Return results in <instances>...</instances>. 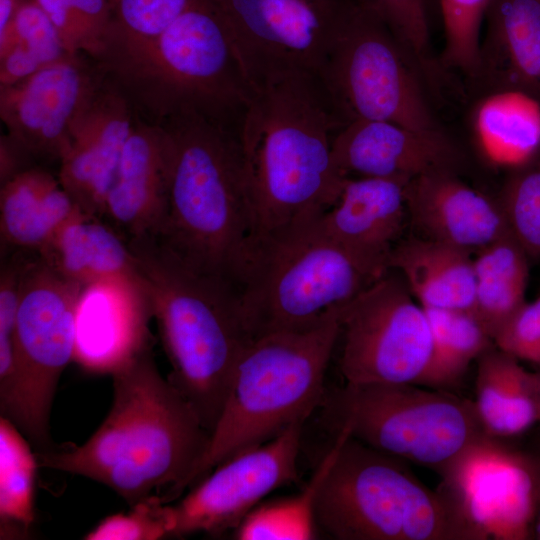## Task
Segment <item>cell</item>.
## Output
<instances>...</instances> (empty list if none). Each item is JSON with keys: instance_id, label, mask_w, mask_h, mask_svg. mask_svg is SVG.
<instances>
[{"instance_id": "1", "label": "cell", "mask_w": 540, "mask_h": 540, "mask_svg": "<svg viewBox=\"0 0 540 540\" xmlns=\"http://www.w3.org/2000/svg\"><path fill=\"white\" fill-rule=\"evenodd\" d=\"M111 376L113 401L98 429L82 445L35 452L39 467L104 484L130 506L156 490L171 503L187 489L211 433L161 375L152 346Z\"/></svg>"}, {"instance_id": "2", "label": "cell", "mask_w": 540, "mask_h": 540, "mask_svg": "<svg viewBox=\"0 0 540 540\" xmlns=\"http://www.w3.org/2000/svg\"><path fill=\"white\" fill-rule=\"evenodd\" d=\"M344 124L317 75L291 74L253 88L237 135L254 238L334 205L347 177L335 165L332 142Z\"/></svg>"}, {"instance_id": "3", "label": "cell", "mask_w": 540, "mask_h": 540, "mask_svg": "<svg viewBox=\"0 0 540 540\" xmlns=\"http://www.w3.org/2000/svg\"><path fill=\"white\" fill-rule=\"evenodd\" d=\"M164 131L168 205L157 237L196 271L238 291L255 222L235 129L193 114Z\"/></svg>"}, {"instance_id": "4", "label": "cell", "mask_w": 540, "mask_h": 540, "mask_svg": "<svg viewBox=\"0 0 540 540\" xmlns=\"http://www.w3.org/2000/svg\"><path fill=\"white\" fill-rule=\"evenodd\" d=\"M128 244L171 366L167 378L212 433L239 358L253 340L237 293L196 271L157 237Z\"/></svg>"}, {"instance_id": "5", "label": "cell", "mask_w": 540, "mask_h": 540, "mask_svg": "<svg viewBox=\"0 0 540 540\" xmlns=\"http://www.w3.org/2000/svg\"><path fill=\"white\" fill-rule=\"evenodd\" d=\"M101 69L136 115L156 125L193 114L236 130L253 93L208 0H196L146 48Z\"/></svg>"}, {"instance_id": "6", "label": "cell", "mask_w": 540, "mask_h": 540, "mask_svg": "<svg viewBox=\"0 0 540 540\" xmlns=\"http://www.w3.org/2000/svg\"><path fill=\"white\" fill-rule=\"evenodd\" d=\"M343 306L334 307L310 328L273 332L251 341L239 358L209 445L187 488L228 458L305 422L322 406Z\"/></svg>"}, {"instance_id": "7", "label": "cell", "mask_w": 540, "mask_h": 540, "mask_svg": "<svg viewBox=\"0 0 540 540\" xmlns=\"http://www.w3.org/2000/svg\"><path fill=\"white\" fill-rule=\"evenodd\" d=\"M337 453L315 502L319 531L338 540H481L451 499L431 490L403 460L350 436Z\"/></svg>"}, {"instance_id": "8", "label": "cell", "mask_w": 540, "mask_h": 540, "mask_svg": "<svg viewBox=\"0 0 540 540\" xmlns=\"http://www.w3.org/2000/svg\"><path fill=\"white\" fill-rule=\"evenodd\" d=\"M382 276L328 237L315 218L256 236L237 296L255 339L310 328Z\"/></svg>"}, {"instance_id": "9", "label": "cell", "mask_w": 540, "mask_h": 540, "mask_svg": "<svg viewBox=\"0 0 540 540\" xmlns=\"http://www.w3.org/2000/svg\"><path fill=\"white\" fill-rule=\"evenodd\" d=\"M335 429L440 477L470 447L490 437L473 400L416 384H349L321 406Z\"/></svg>"}, {"instance_id": "10", "label": "cell", "mask_w": 540, "mask_h": 540, "mask_svg": "<svg viewBox=\"0 0 540 540\" xmlns=\"http://www.w3.org/2000/svg\"><path fill=\"white\" fill-rule=\"evenodd\" d=\"M424 69L374 8L345 0L318 75L344 123L383 120L444 132L428 100Z\"/></svg>"}, {"instance_id": "11", "label": "cell", "mask_w": 540, "mask_h": 540, "mask_svg": "<svg viewBox=\"0 0 540 540\" xmlns=\"http://www.w3.org/2000/svg\"><path fill=\"white\" fill-rule=\"evenodd\" d=\"M82 286L49 268L36 254L21 279L15 350L21 420L35 452L57 449L50 416L58 382L74 360L76 306Z\"/></svg>"}, {"instance_id": "12", "label": "cell", "mask_w": 540, "mask_h": 540, "mask_svg": "<svg viewBox=\"0 0 540 540\" xmlns=\"http://www.w3.org/2000/svg\"><path fill=\"white\" fill-rule=\"evenodd\" d=\"M391 269L340 312L339 369L349 384H416L424 376L432 334L422 305Z\"/></svg>"}, {"instance_id": "13", "label": "cell", "mask_w": 540, "mask_h": 540, "mask_svg": "<svg viewBox=\"0 0 540 540\" xmlns=\"http://www.w3.org/2000/svg\"><path fill=\"white\" fill-rule=\"evenodd\" d=\"M224 21L252 89L296 73L319 75L345 0H208Z\"/></svg>"}, {"instance_id": "14", "label": "cell", "mask_w": 540, "mask_h": 540, "mask_svg": "<svg viewBox=\"0 0 540 540\" xmlns=\"http://www.w3.org/2000/svg\"><path fill=\"white\" fill-rule=\"evenodd\" d=\"M540 454L487 437L441 476L440 489L481 540L534 539Z\"/></svg>"}, {"instance_id": "15", "label": "cell", "mask_w": 540, "mask_h": 540, "mask_svg": "<svg viewBox=\"0 0 540 540\" xmlns=\"http://www.w3.org/2000/svg\"><path fill=\"white\" fill-rule=\"evenodd\" d=\"M304 423L223 461L185 497L170 504L171 537L235 530L267 495L296 482Z\"/></svg>"}, {"instance_id": "16", "label": "cell", "mask_w": 540, "mask_h": 540, "mask_svg": "<svg viewBox=\"0 0 540 540\" xmlns=\"http://www.w3.org/2000/svg\"><path fill=\"white\" fill-rule=\"evenodd\" d=\"M105 80L90 57L68 54L31 76L0 86V118L36 162H60L70 129Z\"/></svg>"}, {"instance_id": "17", "label": "cell", "mask_w": 540, "mask_h": 540, "mask_svg": "<svg viewBox=\"0 0 540 540\" xmlns=\"http://www.w3.org/2000/svg\"><path fill=\"white\" fill-rule=\"evenodd\" d=\"M135 117L127 97L105 76L72 123L58 179L85 214L103 217Z\"/></svg>"}, {"instance_id": "18", "label": "cell", "mask_w": 540, "mask_h": 540, "mask_svg": "<svg viewBox=\"0 0 540 540\" xmlns=\"http://www.w3.org/2000/svg\"><path fill=\"white\" fill-rule=\"evenodd\" d=\"M150 318L149 300L138 278L116 276L82 286L74 360L90 372L111 374L152 346Z\"/></svg>"}, {"instance_id": "19", "label": "cell", "mask_w": 540, "mask_h": 540, "mask_svg": "<svg viewBox=\"0 0 540 540\" xmlns=\"http://www.w3.org/2000/svg\"><path fill=\"white\" fill-rule=\"evenodd\" d=\"M332 155L346 177L411 180L455 171L461 154L446 132H422L383 120L356 119L335 134Z\"/></svg>"}, {"instance_id": "20", "label": "cell", "mask_w": 540, "mask_h": 540, "mask_svg": "<svg viewBox=\"0 0 540 540\" xmlns=\"http://www.w3.org/2000/svg\"><path fill=\"white\" fill-rule=\"evenodd\" d=\"M409 181L347 177L337 201L316 223L333 241L384 275L390 270L391 252L402 239Z\"/></svg>"}, {"instance_id": "21", "label": "cell", "mask_w": 540, "mask_h": 540, "mask_svg": "<svg viewBox=\"0 0 540 540\" xmlns=\"http://www.w3.org/2000/svg\"><path fill=\"white\" fill-rule=\"evenodd\" d=\"M407 215L421 237L476 253L510 233L498 200L451 170L422 174L406 187Z\"/></svg>"}, {"instance_id": "22", "label": "cell", "mask_w": 540, "mask_h": 540, "mask_svg": "<svg viewBox=\"0 0 540 540\" xmlns=\"http://www.w3.org/2000/svg\"><path fill=\"white\" fill-rule=\"evenodd\" d=\"M168 205L164 131L136 115L103 217L128 242L158 237Z\"/></svg>"}, {"instance_id": "23", "label": "cell", "mask_w": 540, "mask_h": 540, "mask_svg": "<svg viewBox=\"0 0 540 540\" xmlns=\"http://www.w3.org/2000/svg\"><path fill=\"white\" fill-rule=\"evenodd\" d=\"M485 20L474 79L540 104V0H491Z\"/></svg>"}, {"instance_id": "24", "label": "cell", "mask_w": 540, "mask_h": 540, "mask_svg": "<svg viewBox=\"0 0 540 540\" xmlns=\"http://www.w3.org/2000/svg\"><path fill=\"white\" fill-rule=\"evenodd\" d=\"M423 307L472 311L476 278L471 253L425 237L401 239L389 259Z\"/></svg>"}, {"instance_id": "25", "label": "cell", "mask_w": 540, "mask_h": 540, "mask_svg": "<svg viewBox=\"0 0 540 540\" xmlns=\"http://www.w3.org/2000/svg\"><path fill=\"white\" fill-rule=\"evenodd\" d=\"M473 402L488 436H521L540 424L538 374L495 345L477 359Z\"/></svg>"}, {"instance_id": "26", "label": "cell", "mask_w": 540, "mask_h": 540, "mask_svg": "<svg viewBox=\"0 0 540 540\" xmlns=\"http://www.w3.org/2000/svg\"><path fill=\"white\" fill-rule=\"evenodd\" d=\"M36 254L81 286L116 276L140 279L128 242L109 223L83 212L62 225Z\"/></svg>"}, {"instance_id": "27", "label": "cell", "mask_w": 540, "mask_h": 540, "mask_svg": "<svg viewBox=\"0 0 540 540\" xmlns=\"http://www.w3.org/2000/svg\"><path fill=\"white\" fill-rule=\"evenodd\" d=\"M469 124L479 152L494 167L512 171L540 156V104L522 92L485 88Z\"/></svg>"}, {"instance_id": "28", "label": "cell", "mask_w": 540, "mask_h": 540, "mask_svg": "<svg viewBox=\"0 0 540 540\" xmlns=\"http://www.w3.org/2000/svg\"><path fill=\"white\" fill-rule=\"evenodd\" d=\"M81 212L58 176L35 166L1 186V241L16 250L37 253Z\"/></svg>"}, {"instance_id": "29", "label": "cell", "mask_w": 540, "mask_h": 540, "mask_svg": "<svg viewBox=\"0 0 540 540\" xmlns=\"http://www.w3.org/2000/svg\"><path fill=\"white\" fill-rule=\"evenodd\" d=\"M528 255L508 233L476 252L472 312L494 340L526 303Z\"/></svg>"}, {"instance_id": "30", "label": "cell", "mask_w": 540, "mask_h": 540, "mask_svg": "<svg viewBox=\"0 0 540 540\" xmlns=\"http://www.w3.org/2000/svg\"><path fill=\"white\" fill-rule=\"evenodd\" d=\"M423 308L431 328L432 350L418 385L446 390L455 386L471 362L495 343L472 311Z\"/></svg>"}, {"instance_id": "31", "label": "cell", "mask_w": 540, "mask_h": 540, "mask_svg": "<svg viewBox=\"0 0 540 540\" xmlns=\"http://www.w3.org/2000/svg\"><path fill=\"white\" fill-rule=\"evenodd\" d=\"M341 433L320 461L310 482L303 490L289 497L258 504L234 530L238 540H311L318 538L315 502L319 486L326 475L341 442Z\"/></svg>"}, {"instance_id": "32", "label": "cell", "mask_w": 540, "mask_h": 540, "mask_svg": "<svg viewBox=\"0 0 540 540\" xmlns=\"http://www.w3.org/2000/svg\"><path fill=\"white\" fill-rule=\"evenodd\" d=\"M9 420L0 417V530L3 538L29 535L35 519V452Z\"/></svg>"}, {"instance_id": "33", "label": "cell", "mask_w": 540, "mask_h": 540, "mask_svg": "<svg viewBox=\"0 0 540 540\" xmlns=\"http://www.w3.org/2000/svg\"><path fill=\"white\" fill-rule=\"evenodd\" d=\"M196 0H113L101 67L155 42Z\"/></svg>"}, {"instance_id": "34", "label": "cell", "mask_w": 540, "mask_h": 540, "mask_svg": "<svg viewBox=\"0 0 540 540\" xmlns=\"http://www.w3.org/2000/svg\"><path fill=\"white\" fill-rule=\"evenodd\" d=\"M53 22L68 54L97 61L105 45L113 0H35Z\"/></svg>"}, {"instance_id": "35", "label": "cell", "mask_w": 540, "mask_h": 540, "mask_svg": "<svg viewBox=\"0 0 540 540\" xmlns=\"http://www.w3.org/2000/svg\"><path fill=\"white\" fill-rule=\"evenodd\" d=\"M497 200L510 233L529 258H540V156L511 171Z\"/></svg>"}, {"instance_id": "36", "label": "cell", "mask_w": 540, "mask_h": 540, "mask_svg": "<svg viewBox=\"0 0 540 540\" xmlns=\"http://www.w3.org/2000/svg\"><path fill=\"white\" fill-rule=\"evenodd\" d=\"M491 0H438L443 29L442 63L474 78L479 65L481 32Z\"/></svg>"}, {"instance_id": "37", "label": "cell", "mask_w": 540, "mask_h": 540, "mask_svg": "<svg viewBox=\"0 0 540 540\" xmlns=\"http://www.w3.org/2000/svg\"><path fill=\"white\" fill-rule=\"evenodd\" d=\"M170 503L159 495H151L130 506L124 513L102 519L85 540H157L171 537Z\"/></svg>"}, {"instance_id": "38", "label": "cell", "mask_w": 540, "mask_h": 540, "mask_svg": "<svg viewBox=\"0 0 540 540\" xmlns=\"http://www.w3.org/2000/svg\"><path fill=\"white\" fill-rule=\"evenodd\" d=\"M23 253L17 251L5 261L0 273V396L3 399L11 398L17 390L15 331L22 273L29 258Z\"/></svg>"}, {"instance_id": "39", "label": "cell", "mask_w": 540, "mask_h": 540, "mask_svg": "<svg viewBox=\"0 0 540 540\" xmlns=\"http://www.w3.org/2000/svg\"><path fill=\"white\" fill-rule=\"evenodd\" d=\"M16 45L24 47L44 66L68 55L53 22L35 0L20 1L11 24L0 35V55Z\"/></svg>"}, {"instance_id": "40", "label": "cell", "mask_w": 540, "mask_h": 540, "mask_svg": "<svg viewBox=\"0 0 540 540\" xmlns=\"http://www.w3.org/2000/svg\"><path fill=\"white\" fill-rule=\"evenodd\" d=\"M389 25L420 65L430 64L428 8L424 0H363Z\"/></svg>"}, {"instance_id": "41", "label": "cell", "mask_w": 540, "mask_h": 540, "mask_svg": "<svg viewBox=\"0 0 540 540\" xmlns=\"http://www.w3.org/2000/svg\"><path fill=\"white\" fill-rule=\"evenodd\" d=\"M497 348L540 365V296L526 302L494 338Z\"/></svg>"}, {"instance_id": "42", "label": "cell", "mask_w": 540, "mask_h": 540, "mask_svg": "<svg viewBox=\"0 0 540 540\" xmlns=\"http://www.w3.org/2000/svg\"><path fill=\"white\" fill-rule=\"evenodd\" d=\"M31 153L8 132L0 136V186L35 167Z\"/></svg>"}, {"instance_id": "43", "label": "cell", "mask_w": 540, "mask_h": 540, "mask_svg": "<svg viewBox=\"0 0 540 540\" xmlns=\"http://www.w3.org/2000/svg\"><path fill=\"white\" fill-rule=\"evenodd\" d=\"M20 0H0V35H2L11 24Z\"/></svg>"}, {"instance_id": "44", "label": "cell", "mask_w": 540, "mask_h": 540, "mask_svg": "<svg viewBox=\"0 0 540 540\" xmlns=\"http://www.w3.org/2000/svg\"><path fill=\"white\" fill-rule=\"evenodd\" d=\"M533 534H534V539L540 540V474H539L537 510H536Z\"/></svg>"}, {"instance_id": "45", "label": "cell", "mask_w": 540, "mask_h": 540, "mask_svg": "<svg viewBox=\"0 0 540 540\" xmlns=\"http://www.w3.org/2000/svg\"><path fill=\"white\" fill-rule=\"evenodd\" d=\"M424 2H425L426 6L428 8V6L430 5V3L433 2V0H424Z\"/></svg>"}, {"instance_id": "46", "label": "cell", "mask_w": 540, "mask_h": 540, "mask_svg": "<svg viewBox=\"0 0 540 540\" xmlns=\"http://www.w3.org/2000/svg\"><path fill=\"white\" fill-rule=\"evenodd\" d=\"M537 374H538V380H539V393H540V370L537 371Z\"/></svg>"}]
</instances>
